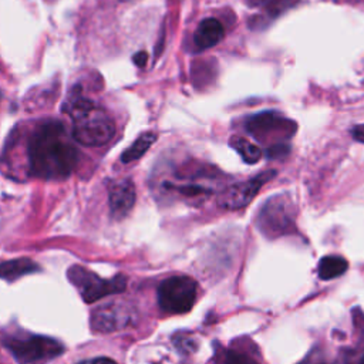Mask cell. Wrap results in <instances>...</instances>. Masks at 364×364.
<instances>
[{
    "label": "cell",
    "mask_w": 364,
    "mask_h": 364,
    "mask_svg": "<svg viewBox=\"0 0 364 364\" xmlns=\"http://www.w3.org/2000/svg\"><path fill=\"white\" fill-rule=\"evenodd\" d=\"M351 135H353V138H354L355 141L364 144V124L355 125V127L351 129Z\"/></svg>",
    "instance_id": "cell-20"
},
{
    "label": "cell",
    "mask_w": 364,
    "mask_h": 364,
    "mask_svg": "<svg viewBox=\"0 0 364 364\" xmlns=\"http://www.w3.org/2000/svg\"><path fill=\"white\" fill-rule=\"evenodd\" d=\"M229 144L242 156V159L247 164H256L262 158L260 148L243 136L235 135L229 139Z\"/></svg>",
    "instance_id": "cell-16"
},
{
    "label": "cell",
    "mask_w": 364,
    "mask_h": 364,
    "mask_svg": "<svg viewBox=\"0 0 364 364\" xmlns=\"http://www.w3.org/2000/svg\"><path fill=\"white\" fill-rule=\"evenodd\" d=\"M27 152L31 173L43 179L67 178L78 162V151L70 142L64 127L55 121L36 128Z\"/></svg>",
    "instance_id": "cell-1"
},
{
    "label": "cell",
    "mask_w": 364,
    "mask_h": 364,
    "mask_svg": "<svg viewBox=\"0 0 364 364\" xmlns=\"http://www.w3.org/2000/svg\"><path fill=\"white\" fill-rule=\"evenodd\" d=\"M274 173V171L262 172L252 179L236 182L226 188H222V191L218 195V205L229 210H236L246 206L256 196L260 186L269 179H272Z\"/></svg>",
    "instance_id": "cell-9"
},
{
    "label": "cell",
    "mask_w": 364,
    "mask_h": 364,
    "mask_svg": "<svg viewBox=\"0 0 364 364\" xmlns=\"http://www.w3.org/2000/svg\"><path fill=\"white\" fill-rule=\"evenodd\" d=\"M225 36V28L222 23L216 18H205L199 23L195 34L193 41L199 48H210L220 43Z\"/></svg>",
    "instance_id": "cell-12"
},
{
    "label": "cell",
    "mask_w": 364,
    "mask_h": 364,
    "mask_svg": "<svg viewBox=\"0 0 364 364\" xmlns=\"http://www.w3.org/2000/svg\"><path fill=\"white\" fill-rule=\"evenodd\" d=\"M348 267V263L341 256H326L318 263V276L323 280H330L341 276Z\"/></svg>",
    "instance_id": "cell-15"
},
{
    "label": "cell",
    "mask_w": 364,
    "mask_h": 364,
    "mask_svg": "<svg viewBox=\"0 0 364 364\" xmlns=\"http://www.w3.org/2000/svg\"><path fill=\"white\" fill-rule=\"evenodd\" d=\"M299 364H331V363L327 360V357L324 355V353L314 350V351H311V353H310L301 363H299Z\"/></svg>",
    "instance_id": "cell-19"
},
{
    "label": "cell",
    "mask_w": 364,
    "mask_h": 364,
    "mask_svg": "<svg viewBox=\"0 0 364 364\" xmlns=\"http://www.w3.org/2000/svg\"><path fill=\"white\" fill-rule=\"evenodd\" d=\"M344 364H364V344H360L355 348L350 350L346 355Z\"/></svg>",
    "instance_id": "cell-18"
},
{
    "label": "cell",
    "mask_w": 364,
    "mask_h": 364,
    "mask_svg": "<svg viewBox=\"0 0 364 364\" xmlns=\"http://www.w3.org/2000/svg\"><path fill=\"white\" fill-rule=\"evenodd\" d=\"M132 60H134L135 65L144 67V65L146 64V61H148V54H146L145 51H138V53L132 57Z\"/></svg>",
    "instance_id": "cell-21"
},
{
    "label": "cell",
    "mask_w": 364,
    "mask_h": 364,
    "mask_svg": "<svg viewBox=\"0 0 364 364\" xmlns=\"http://www.w3.org/2000/svg\"><path fill=\"white\" fill-rule=\"evenodd\" d=\"M296 208L287 195H274L264 202L257 215L256 223L267 237L287 235L294 228Z\"/></svg>",
    "instance_id": "cell-4"
},
{
    "label": "cell",
    "mask_w": 364,
    "mask_h": 364,
    "mask_svg": "<svg viewBox=\"0 0 364 364\" xmlns=\"http://www.w3.org/2000/svg\"><path fill=\"white\" fill-rule=\"evenodd\" d=\"M155 139H156V135L154 132H145V134L139 135L134 141V144L122 152L121 161L124 164H128V162L139 159L151 148V145L155 142Z\"/></svg>",
    "instance_id": "cell-14"
},
{
    "label": "cell",
    "mask_w": 364,
    "mask_h": 364,
    "mask_svg": "<svg viewBox=\"0 0 364 364\" xmlns=\"http://www.w3.org/2000/svg\"><path fill=\"white\" fill-rule=\"evenodd\" d=\"M134 311L121 303L105 304L92 313L91 324L98 331H115L129 326L134 320Z\"/></svg>",
    "instance_id": "cell-10"
},
{
    "label": "cell",
    "mask_w": 364,
    "mask_h": 364,
    "mask_svg": "<svg viewBox=\"0 0 364 364\" xmlns=\"http://www.w3.org/2000/svg\"><path fill=\"white\" fill-rule=\"evenodd\" d=\"M7 346L20 364H43L60 355L64 350L57 340L41 336L13 338Z\"/></svg>",
    "instance_id": "cell-6"
},
{
    "label": "cell",
    "mask_w": 364,
    "mask_h": 364,
    "mask_svg": "<svg viewBox=\"0 0 364 364\" xmlns=\"http://www.w3.org/2000/svg\"><path fill=\"white\" fill-rule=\"evenodd\" d=\"M151 182L158 196L182 200L188 205L203 203L218 188V176L212 175V169L199 164L173 169L161 166L152 175Z\"/></svg>",
    "instance_id": "cell-2"
},
{
    "label": "cell",
    "mask_w": 364,
    "mask_h": 364,
    "mask_svg": "<svg viewBox=\"0 0 364 364\" xmlns=\"http://www.w3.org/2000/svg\"><path fill=\"white\" fill-rule=\"evenodd\" d=\"M223 364H259L253 357L243 354V353H237V351H229L225 355Z\"/></svg>",
    "instance_id": "cell-17"
},
{
    "label": "cell",
    "mask_w": 364,
    "mask_h": 364,
    "mask_svg": "<svg viewBox=\"0 0 364 364\" xmlns=\"http://www.w3.org/2000/svg\"><path fill=\"white\" fill-rule=\"evenodd\" d=\"M108 200L114 218L121 219L127 216L135 203V186L132 181L122 178L111 182L108 188Z\"/></svg>",
    "instance_id": "cell-11"
},
{
    "label": "cell",
    "mask_w": 364,
    "mask_h": 364,
    "mask_svg": "<svg viewBox=\"0 0 364 364\" xmlns=\"http://www.w3.org/2000/svg\"><path fill=\"white\" fill-rule=\"evenodd\" d=\"M245 127L256 139L262 142L279 141V144L290 138L296 131V124L293 121L270 111L249 117Z\"/></svg>",
    "instance_id": "cell-7"
},
{
    "label": "cell",
    "mask_w": 364,
    "mask_h": 364,
    "mask_svg": "<svg viewBox=\"0 0 364 364\" xmlns=\"http://www.w3.org/2000/svg\"><path fill=\"white\" fill-rule=\"evenodd\" d=\"M37 270V264L28 259H16L0 263V277L16 280L17 277Z\"/></svg>",
    "instance_id": "cell-13"
},
{
    "label": "cell",
    "mask_w": 364,
    "mask_h": 364,
    "mask_svg": "<svg viewBox=\"0 0 364 364\" xmlns=\"http://www.w3.org/2000/svg\"><path fill=\"white\" fill-rule=\"evenodd\" d=\"M81 364H115V363L108 360V358H94V360H87Z\"/></svg>",
    "instance_id": "cell-22"
},
{
    "label": "cell",
    "mask_w": 364,
    "mask_h": 364,
    "mask_svg": "<svg viewBox=\"0 0 364 364\" xmlns=\"http://www.w3.org/2000/svg\"><path fill=\"white\" fill-rule=\"evenodd\" d=\"M68 277L78 287L81 296L88 303L95 301L107 294L119 293L125 289V279L122 276H117L115 279L105 280L98 277L92 272H88L84 267H78V266L70 269Z\"/></svg>",
    "instance_id": "cell-8"
},
{
    "label": "cell",
    "mask_w": 364,
    "mask_h": 364,
    "mask_svg": "<svg viewBox=\"0 0 364 364\" xmlns=\"http://www.w3.org/2000/svg\"><path fill=\"white\" fill-rule=\"evenodd\" d=\"M198 296L196 282L188 276H172L158 287V303L162 310L171 314L189 311Z\"/></svg>",
    "instance_id": "cell-5"
},
{
    "label": "cell",
    "mask_w": 364,
    "mask_h": 364,
    "mask_svg": "<svg viewBox=\"0 0 364 364\" xmlns=\"http://www.w3.org/2000/svg\"><path fill=\"white\" fill-rule=\"evenodd\" d=\"M73 119V138L87 146L105 145L115 134L112 118L88 98L75 95L67 108Z\"/></svg>",
    "instance_id": "cell-3"
}]
</instances>
